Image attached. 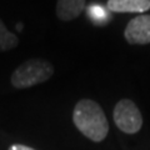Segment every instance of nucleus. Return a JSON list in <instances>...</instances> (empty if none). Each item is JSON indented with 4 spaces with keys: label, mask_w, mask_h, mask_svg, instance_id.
Returning <instances> with one entry per match:
<instances>
[{
    "label": "nucleus",
    "mask_w": 150,
    "mask_h": 150,
    "mask_svg": "<svg viewBox=\"0 0 150 150\" xmlns=\"http://www.w3.org/2000/svg\"><path fill=\"white\" fill-rule=\"evenodd\" d=\"M73 121L76 129L91 142H103L109 133V123L104 110L96 101L83 99L76 103L73 111Z\"/></svg>",
    "instance_id": "nucleus-1"
},
{
    "label": "nucleus",
    "mask_w": 150,
    "mask_h": 150,
    "mask_svg": "<svg viewBox=\"0 0 150 150\" xmlns=\"http://www.w3.org/2000/svg\"><path fill=\"white\" fill-rule=\"evenodd\" d=\"M54 68L49 62L30 59L15 69L11 75V84L18 89H25L41 84L53 76Z\"/></svg>",
    "instance_id": "nucleus-2"
},
{
    "label": "nucleus",
    "mask_w": 150,
    "mask_h": 150,
    "mask_svg": "<svg viewBox=\"0 0 150 150\" xmlns=\"http://www.w3.org/2000/svg\"><path fill=\"white\" fill-rule=\"evenodd\" d=\"M9 150H35V149L26 146V145H23V144H14L9 148Z\"/></svg>",
    "instance_id": "nucleus-9"
},
{
    "label": "nucleus",
    "mask_w": 150,
    "mask_h": 150,
    "mask_svg": "<svg viewBox=\"0 0 150 150\" xmlns=\"http://www.w3.org/2000/svg\"><path fill=\"white\" fill-rule=\"evenodd\" d=\"M86 0H58L56 16L62 21H70L76 19L85 8Z\"/></svg>",
    "instance_id": "nucleus-6"
},
{
    "label": "nucleus",
    "mask_w": 150,
    "mask_h": 150,
    "mask_svg": "<svg viewBox=\"0 0 150 150\" xmlns=\"http://www.w3.org/2000/svg\"><path fill=\"white\" fill-rule=\"evenodd\" d=\"M16 29H18V30H21V29H23V25H21V24H16Z\"/></svg>",
    "instance_id": "nucleus-10"
},
{
    "label": "nucleus",
    "mask_w": 150,
    "mask_h": 150,
    "mask_svg": "<svg viewBox=\"0 0 150 150\" xmlns=\"http://www.w3.org/2000/svg\"><path fill=\"white\" fill-rule=\"evenodd\" d=\"M86 13H88V16L90 18L95 24H104V23L109 20L106 9H104L101 5H98V4H93V5L88 6Z\"/></svg>",
    "instance_id": "nucleus-8"
},
{
    "label": "nucleus",
    "mask_w": 150,
    "mask_h": 150,
    "mask_svg": "<svg viewBox=\"0 0 150 150\" xmlns=\"http://www.w3.org/2000/svg\"><path fill=\"white\" fill-rule=\"evenodd\" d=\"M19 44V39L15 34L10 33L6 26L4 25L3 20L0 19V51H6L16 48Z\"/></svg>",
    "instance_id": "nucleus-7"
},
{
    "label": "nucleus",
    "mask_w": 150,
    "mask_h": 150,
    "mask_svg": "<svg viewBox=\"0 0 150 150\" xmlns=\"http://www.w3.org/2000/svg\"><path fill=\"white\" fill-rule=\"evenodd\" d=\"M116 128L125 134H137L143 126V116L134 101L121 99L116 103L112 112Z\"/></svg>",
    "instance_id": "nucleus-3"
},
{
    "label": "nucleus",
    "mask_w": 150,
    "mask_h": 150,
    "mask_svg": "<svg viewBox=\"0 0 150 150\" xmlns=\"http://www.w3.org/2000/svg\"><path fill=\"white\" fill-rule=\"evenodd\" d=\"M106 8L112 13L143 14L150 9V0H108Z\"/></svg>",
    "instance_id": "nucleus-5"
},
{
    "label": "nucleus",
    "mask_w": 150,
    "mask_h": 150,
    "mask_svg": "<svg viewBox=\"0 0 150 150\" xmlns=\"http://www.w3.org/2000/svg\"><path fill=\"white\" fill-rule=\"evenodd\" d=\"M124 36L131 45L150 44V15L142 14L131 19L125 28Z\"/></svg>",
    "instance_id": "nucleus-4"
}]
</instances>
